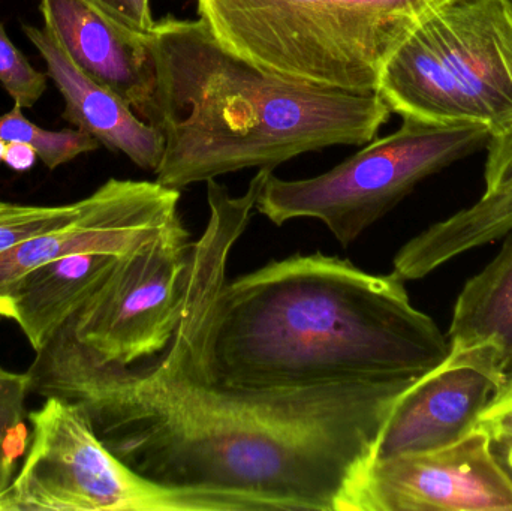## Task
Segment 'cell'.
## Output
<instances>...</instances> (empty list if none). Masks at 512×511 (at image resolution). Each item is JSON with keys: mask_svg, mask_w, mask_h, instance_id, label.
Returning a JSON list of instances; mask_svg holds the SVG:
<instances>
[{"mask_svg": "<svg viewBox=\"0 0 512 511\" xmlns=\"http://www.w3.org/2000/svg\"><path fill=\"white\" fill-rule=\"evenodd\" d=\"M267 174L259 170L240 197L207 180L209 222L192 243L182 317L159 357L137 369L105 362L75 338L69 317L35 351L29 389L80 405L99 440L159 485L255 495L277 511H343L388 417L420 378L249 390L212 377L210 312Z\"/></svg>", "mask_w": 512, "mask_h": 511, "instance_id": "obj_1", "label": "cell"}, {"mask_svg": "<svg viewBox=\"0 0 512 511\" xmlns=\"http://www.w3.org/2000/svg\"><path fill=\"white\" fill-rule=\"evenodd\" d=\"M448 354L447 336L399 276L322 252L227 279L206 338L212 377L249 390L418 380Z\"/></svg>", "mask_w": 512, "mask_h": 511, "instance_id": "obj_2", "label": "cell"}, {"mask_svg": "<svg viewBox=\"0 0 512 511\" xmlns=\"http://www.w3.org/2000/svg\"><path fill=\"white\" fill-rule=\"evenodd\" d=\"M155 119L164 135L156 182L182 191L246 168L315 150L364 146L391 110L376 90L337 89L286 77L228 51L198 20L168 17L149 33Z\"/></svg>", "mask_w": 512, "mask_h": 511, "instance_id": "obj_3", "label": "cell"}, {"mask_svg": "<svg viewBox=\"0 0 512 511\" xmlns=\"http://www.w3.org/2000/svg\"><path fill=\"white\" fill-rule=\"evenodd\" d=\"M442 0H197L228 51L325 87L376 90L382 66Z\"/></svg>", "mask_w": 512, "mask_h": 511, "instance_id": "obj_4", "label": "cell"}, {"mask_svg": "<svg viewBox=\"0 0 512 511\" xmlns=\"http://www.w3.org/2000/svg\"><path fill=\"white\" fill-rule=\"evenodd\" d=\"M391 113L433 125L512 128V9L505 0H442L382 66Z\"/></svg>", "mask_w": 512, "mask_h": 511, "instance_id": "obj_5", "label": "cell"}, {"mask_svg": "<svg viewBox=\"0 0 512 511\" xmlns=\"http://www.w3.org/2000/svg\"><path fill=\"white\" fill-rule=\"evenodd\" d=\"M0 511H277L255 495L170 488L138 474L93 431L80 405L45 398Z\"/></svg>", "mask_w": 512, "mask_h": 511, "instance_id": "obj_6", "label": "cell"}, {"mask_svg": "<svg viewBox=\"0 0 512 511\" xmlns=\"http://www.w3.org/2000/svg\"><path fill=\"white\" fill-rule=\"evenodd\" d=\"M490 138L486 126L403 119L396 132L364 144L327 173L283 180L270 171L255 210L277 227L291 219H318L348 248L418 183L486 149Z\"/></svg>", "mask_w": 512, "mask_h": 511, "instance_id": "obj_7", "label": "cell"}, {"mask_svg": "<svg viewBox=\"0 0 512 511\" xmlns=\"http://www.w3.org/2000/svg\"><path fill=\"white\" fill-rule=\"evenodd\" d=\"M177 222L122 255L96 293L71 315L81 344L105 362L131 366L158 356L182 317L192 243Z\"/></svg>", "mask_w": 512, "mask_h": 511, "instance_id": "obj_8", "label": "cell"}, {"mask_svg": "<svg viewBox=\"0 0 512 511\" xmlns=\"http://www.w3.org/2000/svg\"><path fill=\"white\" fill-rule=\"evenodd\" d=\"M343 511H512V474L477 426L441 449L370 459Z\"/></svg>", "mask_w": 512, "mask_h": 511, "instance_id": "obj_9", "label": "cell"}, {"mask_svg": "<svg viewBox=\"0 0 512 511\" xmlns=\"http://www.w3.org/2000/svg\"><path fill=\"white\" fill-rule=\"evenodd\" d=\"M179 201V189L156 180H108L77 218L0 254V318L11 320L12 288L30 270L83 252L128 254L182 221Z\"/></svg>", "mask_w": 512, "mask_h": 511, "instance_id": "obj_10", "label": "cell"}, {"mask_svg": "<svg viewBox=\"0 0 512 511\" xmlns=\"http://www.w3.org/2000/svg\"><path fill=\"white\" fill-rule=\"evenodd\" d=\"M487 351H450L388 417L372 459L430 452L462 440L507 378Z\"/></svg>", "mask_w": 512, "mask_h": 511, "instance_id": "obj_11", "label": "cell"}, {"mask_svg": "<svg viewBox=\"0 0 512 511\" xmlns=\"http://www.w3.org/2000/svg\"><path fill=\"white\" fill-rule=\"evenodd\" d=\"M39 9L75 65L153 123L156 68L149 33L119 26L84 0H41Z\"/></svg>", "mask_w": 512, "mask_h": 511, "instance_id": "obj_12", "label": "cell"}, {"mask_svg": "<svg viewBox=\"0 0 512 511\" xmlns=\"http://www.w3.org/2000/svg\"><path fill=\"white\" fill-rule=\"evenodd\" d=\"M23 30L47 63V75L65 99L63 117L102 146L123 153L138 167L155 173L164 155L161 129L138 116L122 96L78 68L47 27L26 24Z\"/></svg>", "mask_w": 512, "mask_h": 511, "instance_id": "obj_13", "label": "cell"}, {"mask_svg": "<svg viewBox=\"0 0 512 511\" xmlns=\"http://www.w3.org/2000/svg\"><path fill=\"white\" fill-rule=\"evenodd\" d=\"M122 255L83 252L42 264L18 279L9 296L11 320L33 350L78 311L113 272Z\"/></svg>", "mask_w": 512, "mask_h": 511, "instance_id": "obj_14", "label": "cell"}, {"mask_svg": "<svg viewBox=\"0 0 512 511\" xmlns=\"http://www.w3.org/2000/svg\"><path fill=\"white\" fill-rule=\"evenodd\" d=\"M496 257L472 276L454 303L450 351L484 350L501 371L512 366V228Z\"/></svg>", "mask_w": 512, "mask_h": 511, "instance_id": "obj_15", "label": "cell"}, {"mask_svg": "<svg viewBox=\"0 0 512 511\" xmlns=\"http://www.w3.org/2000/svg\"><path fill=\"white\" fill-rule=\"evenodd\" d=\"M0 140L30 144L42 164L50 170L99 147L98 140L78 128L62 131L39 128L24 116L23 108L18 105L0 116Z\"/></svg>", "mask_w": 512, "mask_h": 511, "instance_id": "obj_16", "label": "cell"}, {"mask_svg": "<svg viewBox=\"0 0 512 511\" xmlns=\"http://www.w3.org/2000/svg\"><path fill=\"white\" fill-rule=\"evenodd\" d=\"M84 207L86 198L63 206H26L0 200V254L63 227L77 218Z\"/></svg>", "mask_w": 512, "mask_h": 511, "instance_id": "obj_17", "label": "cell"}, {"mask_svg": "<svg viewBox=\"0 0 512 511\" xmlns=\"http://www.w3.org/2000/svg\"><path fill=\"white\" fill-rule=\"evenodd\" d=\"M0 86L11 96L14 105L30 108L47 89V75L30 65L15 47L0 21Z\"/></svg>", "mask_w": 512, "mask_h": 511, "instance_id": "obj_18", "label": "cell"}, {"mask_svg": "<svg viewBox=\"0 0 512 511\" xmlns=\"http://www.w3.org/2000/svg\"><path fill=\"white\" fill-rule=\"evenodd\" d=\"M477 426L489 434L493 449L512 446V374L507 375L498 392L490 399Z\"/></svg>", "mask_w": 512, "mask_h": 511, "instance_id": "obj_19", "label": "cell"}, {"mask_svg": "<svg viewBox=\"0 0 512 511\" xmlns=\"http://www.w3.org/2000/svg\"><path fill=\"white\" fill-rule=\"evenodd\" d=\"M29 393L27 372L18 374L0 368V441L11 426L24 419V404Z\"/></svg>", "mask_w": 512, "mask_h": 511, "instance_id": "obj_20", "label": "cell"}, {"mask_svg": "<svg viewBox=\"0 0 512 511\" xmlns=\"http://www.w3.org/2000/svg\"><path fill=\"white\" fill-rule=\"evenodd\" d=\"M108 20L138 33H150L155 26L150 0H84Z\"/></svg>", "mask_w": 512, "mask_h": 511, "instance_id": "obj_21", "label": "cell"}, {"mask_svg": "<svg viewBox=\"0 0 512 511\" xmlns=\"http://www.w3.org/2000/svg\"><path fill=\"white\" fill-rule=\"evenodd\" d=\"M487 161L484 171V194L512 188V128L490 138L486 147Z\"/></svg>", "mask_w": 512, "mask_h": 511, "instance_id": "obj_22", "label": "cell"}, {"mask_svg": "<svg viewBox=\"0 0 512 511\" xmlns=\"http://www.w3.org/2000/svg\"><path fill=\"white\" fill-rule=\"evenodd\" d=\"M29 444V429H27L23 420L11 426L0 441V446H2L6 458L15 462V464L27 452Z\"/></svg>", "mask_w": 512, "mask_h": 511, "instance_id": "obj_23", "label": "cell"}, {"mask_svg": "<svg viewBox=\"0 0 512 511\" xmlns=\"http://www.w3.org/2000/svg\"><path fill=\"white\" fill-rule=\"evenodd\" d=\"M38 153L30 144L6 143L3 162L15 171H29L35 165Z\"/></svg>", "mask_w": 512, "mask_h": 511, "instance_id": "obj_24", "label": "cell"}, {"mask_svg": "<svg viewBox=\"0 0 512 511\" xmlns=\"http://www.w3.org/2000/svg\"><path fill=\"white\" fill-rule=\"evenodd\" d=\"M15 462L9 461L3 453L2 446H0V494L11 485L14 479Z\"/></svg>", "mask_w": 512, "mask_h": 511, "instance_id": "obj_25", "label": "cell"}, {"mask_svg": "<svg viewBox=\"0 0 512 511\" xmlns=\"http://www.w3.org/2000/svg\"><path fill=\"white\" fill-rule=\"evenodd\" d=\"M495 452L505 468L512 474V446L499 447V449H495Z\"/></svg>", "mask_w": 512, "mask_h": 511, "instance_id": "obj_26", "label": "cell"}, {"mask_svg": "<svg viewBox=\"0 0 512 511\" xmlns=\"http://www.w3.org/2000/svg\"><path fill=\"white\" fill-rule=\"evenodd\" d=\"M5 147H6L5 141L0 140V162L3 161V155H5Z\"/></svg>", "mask_w": 512, "mask_h": 511, "instance_id": "obj_27", "label": "cell"}, {"mask_svg": "<svg viewBox=\"0 0 512 511\" xmlns=\"http://www.w3.org/2000/svg\"><path fill=\"white\" fill-rule=\"evenodd\" d=\"M505 2H507L508 5H510V8L512 9V0H505Z\"/></svg>", "mask_w": 512, "mask_h": 511, "instance_id": "obj_28", "label": "cell"}]
</instances>
